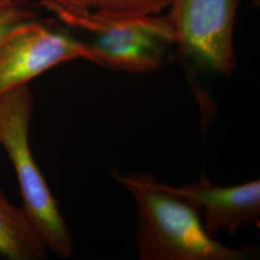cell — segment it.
Listing matches in <instances>:
<instances>
[{
	"instance_id": "obj_1",
	"label": "cell",
	"mask_w": 260,
	"mask_h": 260,
	"mask_svg": "<svg viewBox=\"0 0 260 260\" xmlns=\"http://www.w3.org/2000/svg\"><path fill=\"white\" fill-rule=\"evenodd\" d=\"M138 211L136 240L141 260H245L255 246L229 248L206 233L198 207L150 174L114 173Z\"/></svg>"
},
{
	"instance_id": "obj_6",
	"label": "cell",
	"mask_w": 260,
	"mask_h": 260,
	"mask_svg": "<svg viewBox=\"0 0 260 260\" xmlns=\"http://www.w3.org/2000/svg\"><path fill=\"white\" fill-rule=\"evenodd\" d=\"M169 188L198 207L206 233L214 238L221 232L233 235L243 228L259 225V180L217 186L202 173L196 183Z\"/></svg>"
},
{
	"instance_id": "obj_8",
	"label": "cell",
	"mask_w": 260,
	"mask_h": 260,
	"mask_svg": "<svg viewBox=\"0 0 260 260\" xmlns=\"http://www.w3.org/2000/svg\"><path fill=\"white\" fill-rule=\"evenodd\" d=\"M170 3L171 0H39V5L50 13L70 10L112 17L158 15Z\"/></svg>"
},
{
	"instance_id": "obj_3",
	"label": "cell",
	"mask_w": 260,
	"mask_h": 260,
	"mask_svg": "<svg viewBox=\"0 0 260 260\" xmlns=\"http://www.w3.org/2000/svg\"><path fill=\"white\" fill-rule=\"evenodd\" d=\"M51 14L66 25L90 34L92 62L114 71H154L164 63L168 49L176 42L168 15L112 17L70 10Z\"/></svg>"
},
{
	"instance_id": "obj_4",
	"label": "cell",
	"mask_w": 260,
	"mask_h": 260,
	"mask_svg": "<svg viewBox=\"0 0 260 260\" xmlns=\"http://www.w3.org/2000/svg\"><path fill=\"white\" fill-rule=\"evenodd\" d=\"M239 0H171L168 17L179 54L197 71L231 75L235 68L233 34Z\"/></svg>"
},
{
	"instance_id": "obj_5",
	"label": "cell",
	"mask_w": 260,
	"mask_h": 260,
	"mask_svg": "<svg viewBox=\"0 0 260 260\" xmlns=\"http://www.w3.org/2000/svg\"><path fill=\"white\" fill-rule=\"evenodd\" d=\"M75 59L92 62L93 49L89 43L35 19L27 21L0 44V95Z\"/></svg>"
},
{
	"instance_id": "obj_9",
	"label": "cell",
	"mask_w": 260,
	"mask_h": 260,
	"mask_svg": "<svg viewBox=\"0 0 260 260\" xmlns=\"http://www.w3.org/2000/svg\"><path fill=\"white\" fill-rule=\"evenodd\" d=\"M35 19L23 0H0V44L21 24Z\"/></svg>"
},
{
	"instance_id": "obj_7",
	"label": "cell",
	"mask_w": 260,
	"mask_h": 260,
	"mask_svg": "<svg viewBox=\"0 0 260 260\" xmlns=\"http://www.w3.org/2000/svg\"><path fill=\"white\" fill-rule=\"evenodd\" d=\"M47 244L25 209L10 203L0 189V257L6 260H42Z\"/></svg>"
},
{
	"instance_id": "obj_2",
	"label": "cell",
	"mask_w": 260,
	"mask_h": 260,
	"mask_svg": "<svg viewBox=\"0 0 260 260\" xmlns=\"http://www.w3.org/2000/svg\"><path fill=\"white\" fill-rule=\"evenodd\" d=\"M32 112L33 96L27 85L0 95V145L15 168L22 207L36 224L48 250L66 259L74 254L75 245L29 147Z\"/></svg>"
}]
</instances>
